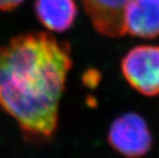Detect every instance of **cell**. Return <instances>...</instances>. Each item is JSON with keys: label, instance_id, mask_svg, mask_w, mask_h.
Returning a JSON list of instances; mask_svg holds the SVG:
<instances>
[{"label": "cell", "instance_id": "cell-5", "mask_svg": "<svg viewBox=\"0 0 159 158\" xmlns=\"http://www.w3.org/2000/svg\"><path fill=\"white\" fill-rule=\"evenodd\" d=\"M125 34L140 38L159 36V0H129L123 15Z\"/></svg>", "mask_w": 159, "mask_h": 158}, {"label": "cell", "instance_id": "cell-1", "mask_svg": "<svg viewBox=\"0 0 159 158\" xmlns=\"http://www.w3.org/2000/svg\"><path fill=\"white\" fill-rule=\"evenodd\" d=\"M73 60L69 42L29 32L0 46V109L18 123L25 140L55 136L61 99Z\"/></svg>", "mask_w": 159, "mask_h": 158}, {"label": "cell", "instance_id": "cell-4", "mask_svg": "<svg viewBox=\"0 0 159 158\" xmlns=\"http://www.w3.org/2000/svg\"><path fill=\"white\" fill-rule=\"evenodd\" d=\"M91 25L99 34L119 38L125 35L123 15L129 0H80Z\"/></svg>", "mask_w": 159, "mask_h": 158}, {"label": "cell", "instance_id": "cell-7", "mask_svg": "<svg viewBox=\"0 0 159 158\" xmlns=\"http://www.w3.org/2000/svg\"><path fill=\"white\" fill-rule=\"evenodd\" d=\"M25 0H0V11H9L19 7Z\"/></svg>", "mask_w": 159, "mask_h": 158}, {"label": "cell", "instance_id": "cell-2", "mask_svg": "<svg viewBox=\"0 0 159 158\" xmlns=\"http://www.w3.org/2000/svg\"><path fill=\"white\" fill-rule=\"evenodd\" d=\"M121 71L127 83L146 97L159 95V46L138 45L121 60Z\"/></svg>", "mask_w": 159, "mask_h": 158}, {"label": "cell", "instance_id": "cell-6", "mask_svg": "<svg viewBox=\"0 0 159 158\" xmlns=\"http://www.w3.org/2000/svg\"><path fill=\"white\" fill-rule=\"evenodd\" d=\"M34 11L48 31L64 33L74 25L78 7L75 0H35Z\"/></svg>", "mask_w": 159, "mask_h": 158}, {"label": "cell", "instance_id": "cell-3", "mask_svg": "<svg viewBox=\"0 0 159 158\" xmlns=\"http://www.w3.org/2000/svg\"><path fill=\"white\" fill-rule=\"evenodd\" d=\"M108 143L126 158H142L153 144L151 130L140 114L125 113L114 119L108 130Z\"/></svg>", "mask_w": 159, "mask_h": 158}]
</instances>
